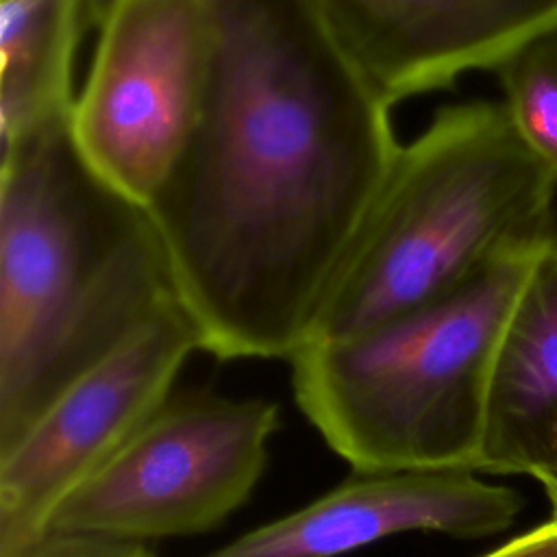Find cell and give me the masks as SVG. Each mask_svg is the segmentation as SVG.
Listing matches in <instances>:
<instances>
[{"instance_id":"6da1fadb","label":"cell","mask_w":557,"mask_h":557,"mask_svg":"<svg viewBox=\"0 0 557 557\" xmlns=\"http://www.w3.org/2000/svg\"><path fill=\"white\" fill-rule=\"evenodd\" d=\"M205 4L198 117L148 211L200 350L292 359L403 144L315 0Z\"/></svg>"},{"instance_id":"7a4b0ae2","label":"cell","mask_w":557,"mask_h":557,"mask_svg":"<svg viewBox=\"0 0 557 557\" xmlns=\"http://www.w3.org/2000/svg\"><path fill=\"white\" fill-rule=\"evenodd\" d=\"M178 305L152 213L85 161L70 117L0 148V453Z\"/></svg>"},{"instance_id":"3957f363","label":"cell","mask_w":557,"mask_h":557,"mask_svg":"<svg viewBox=\"0 0 557 557\" xmlns=\"http://www.w3.org/2000/svg\"><path fill=\"white\" fill-rule=\"evenodd\" d=\"M555 189L503 102L440 109L400 146L311 339L448 298L509 255L553 239Z\"/></svg>"},{"instance_id":"277c9868","label":"cell","mask_w":557,"mask_h":557,"mask_svg":"<svg viewBox=\"0 0 557 557\" xmlns=\"http://www.w3.org/2000/svg\"><path fill=\"white\" fill-rule=\"evenodd\" d=\"M548 242L448 298L305 344L289 359L294 400L335 455L355 472L474 470L494 357Z\"/></svg>"},{"instance_id":"5b68a950","label":"cell","mask_w":557,"mask_h":557,"mask_svg":"<svg viewBox=\"0 0 557 557\" xmlns=\"http://www.w3.org/2000/svg\"><path fill=\"white\" fill-rule=\"evenodd\" d=\"M281 409L209 392L163 407L54 511L48 533L150 542L207 533L255 492Z\"/></svg>"},{"instance_id":"8992f818","label":"cell","mask_w":557,"mask_h":557,"mask_svg":"<svg viewBox=\"0 0 557 557\" xmlns=\"http://www.w3.org/2000/svg\"><path fill=\"white\" fill-rule=\"evenodd\" d=\"M207 54L205 0H120L98 26L70 131L85 161L146 209L194 131Z\"/></svg>"},{"instance_id":"52a82bcc","label":"cell","mask_w":557,"mask_h":557,"mask_svg":"<svg viewBox=\"0 0 557 557\" xmlns=\"http://www.w3.org/2000/svg\"><path fill=\"white\" fill-rule=\"evenodd\" d=\"M200 335L172 307L76 381L0 453V557L48 533L59 505L94 476L172 396Z\"/></svg>"},{"instance_id":"ba28073f","label":"cell","mask_w":557,"mask_h":557,"mask_svg":"<svg viewBox=\"0 0 557 557\" xmlns=\"http://www.w3.org/2000/svg\"><path fill=\"white\" fill-rule=\"evenodd\" d=\"M522 505L516 490L470 468L357 472L205 557H342L413 531L485 537L509 529Z\"/></svg>"},{"instance_id":"9c48e42d","label":"cell","mask_w":557,"mask_h":557,"mask_svg":"<svg viewBox=\"0 0 557 557\" xmlns=\"http://www.w3.org/2000/svg\"><path fill=\"white\" fill-rule=\"evenodd\" d=\"M359 67L394 107L496 70L557 28V0H315Z\"/></svg>"},{"instance_id":"30bf717a","label":"cell","mask_w":557,"mask_h":557,"mask_svg":"<svg viewBox=\"0 0 557 557\" xmlns=\"http://www.w3.org/2000/svg\"><path fill=\"white\" fill-rule=\"evenodd\" d=\"M474 470L527 474L557 494V237L540 252L503 331Z\"/></svg>"},{"instance_id":"8fae6325","label":"cell","mask_w":557,"mask_h":557,"mask_svg":"<svg viewBox=\"0 0 557 557\" xmlns=\"http://www.w3.org/2000/svg\"><path fill=\"white\" fill-rule=\"evenodd\" d=\"M83 0H0V148L72 115Z\"/></svg>"},{"instance_id":"7c38bea8","label":"cell","mask_w":557,"mask_h":557,"mask_svg":"<svg viewBox=\"0 0 557 557\" xmlns=\"http://www.w3.org/2000/svg\"><path fill=\"white\" fill-rule=\"evenodd\" d=\"M494 72L516 131L557 185V28L522 46Z\"/></svg>"},{"instance_id":"4fadbf2b","label":"cell","mask_w":557,"mask_h":557,"mask_svg":"<svg viewBox=\"0 0 557 557\" xmlns=\"http://www.w3.org/2000/svg\"><path fill=\"white\" fill-rule=\"evenodd\" d=\"M13 557H154L141 542L85 533H46Z\"/></svg>"},{"instance_id":"5bb4252c","label":"cell","mask_w":557,"mask_h":557,"mask_svg":"<svg viewBox=\"0 0 557 557\" xmlns=\"http://www.w3.org/2000/svg\"><path fill=\"white\" fill-rule=\"evenodd\" d=\"M483 557H557V522H544Z\"/></svg>"},{"instance_id":"9a60e30c","label":"cell","mask_w":557,"mask_h":557,"mask_svg":"<svg viewBox=\"0 0 557 557\" xmlns=\"http://www.w3.org/2000/svg\"><path fill=\"white\" fill-rule=\"evenodd\" d=\"M117 2H120V0H83L87 28L98 30V26L107 20V15L113 11V7H115Z\"/></svg>"},{"instance_id":"2e32d148","label":"cell","mask_w":557,"mask_h":557,"mask_svg":"<svg viewBox=\"0 0 557 557\" xmlns=\"http://www.w3.org/2000/svg\"><path fill=\"white\" fill-rule=\"evenodd\" d=\"M548 498H550V503H553V520L557 522V494H555V492H550V494H548Z\"/></svg>"}]
</instances>
